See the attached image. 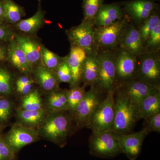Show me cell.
I'll return each mask as SVG.
<instances>
[{"label": "cell", "instance_id": "obj_24", "mask_svg": "<svg viewBox=\"0 0 160 160\" xmlns=\"http://www.w3.org/2000/svg\"><path fill=\"white\" fill-rule=\"evenodd\" d=\"M45 16V12L42 9L41 2H40L36 13L28 18L20 20L15 24L16 28L25 34H34L44 25Z\"/></svg>", "mask_w": 160, "mask_h": 160}, {"label": "cell", "instance_id": "obj_10", "mask_svg": "<svg viewBox=\"0 0 160 160\" xmlns=\"http://www.w3.org/2000/svg\"><path fill=\"white\" fill-rule=\"evenodd\" d=\"M93 26V23L82 21L78 26L66 30L71 46L79 47L86 53L96 50Z\"/></svg>", "mask_w": 160, "mask_h": 160}, {"label": "cell", "instance_id": "obj_14", "mask_svg": "<svg viewBox=\"0 0 160 160\" xmlns=\"http://www.w3.org/2000/svg\"><path fill=\"white\" fill-rule=\"evenodd\" d=\"M156 7L153 0H132L124 5L128 17L136 23L141 24L153 13Z\"/></svg>", "mask_w": 160, "mask_h": 160}, {"label": "cell", "instance_id": "obj_12", "mask_svg": "<svg viewBox=\"0 0 160 160\" xmlns=\"http://www.w3.org/2000/svg\"><path fill=\"white\" fill-rule=\"evenodd\" d=\"M149 132L145 128L136 132L118 135V142L122 153L130 160H135L141 154L142 144Z\"/></svg>", "mask_w": 160, "mask_h": 160}, {"label": "cell", "instance_id": "obj_22", "mask_svg": "<svg viewBox=\"0 0 160 160\" xmlns=\"http://www.w3.org/2000/svg\"><path fill=\"white\" fill-rule=\"evenodd\" d=\"M160 112V88L156 89L143 100L137 109L138 120L146 119Z\"/></svg>", "mask_w": 160, "mask_h": 160}, {"label": "cell", "instance_id": "obj_27", "mask_svg": "<svg viewBox=\"0 0 160 160\" xmlns=\"http://www.w3.org/2000/svg\"><path fill=\"white\" fill-rule=\"evenodd\" d=\"M86 86H72L67 90V111L72 112L86 94Z\"/></svg>", "mask_w": 160, "mask_h": 160}, {"label": "cell", "instance_id": "obj_18", "mask_svg": "<svg viewBox=\"0 0 160 160\" xmlns=\"http://www.w3.org/2000/svg\"><path fill=\"white\" fill-rule=\"evenodd\" d=\"M6 58L20 72L25 74L32 72L33 67L28 62L25 53L16 42L14 38L9 42Z\"/></svg>", "mask_w": 160, "mask_h": 160}, {"label": "cell", "instance_id": "obj_15", "mask_svg": "<svg viewBox=\"0 0 160 160\" xmlns=\"http://www.w3.org/2000/svg\"><path fill=\"white\" fill-rule=\"evenodd\" d=\"M116 88L120 89L126 95L137 110L143 100L154 89H158L143 83L136 78Z\"/></svg>", "mask_w": 160, "mask_h": 160}, {"label": "cell", "instance_id": "obj_34", "mask_svg": "<svg viewBox=\"0 0 160 160\" xmlns=\"http://www.w3.org/2000/svg\"><path fill=\"white\" fill-rule=\"evenodd\" d=\"M55 73L59 83H68L69 85L71 84V70L66 61V57H64L63 61L61 62L55 71Z\"/></svg>", "mask_w": 160, "mask_h": 160}, {"label": "cell", "instance_id": "obj_40", "mask_svg": "<svg viewBox=\"0 0 160 160\" xmlns=\"http://www.w3.org/2000/svg\"><path fill=\"white\" fill-rule=\"evenodd\" d=\"M33 80L27 75L22 76L17 80L16 82V86H18L27 84V83L32 82Z\"/></svg>", "mask_w": 160, "mask_h": 160}, {"label": "cell", "instance_id": "obj_28", "mask_svg": "<svg viewBox=\"0 0 160 160\" xmlns=\"http://www.w3.org/2000/svg\"><path fill=\"white\" fill-rule=\"evenodd\" d=\"M160 23V17L158 13L153 12L142 24L140 28L138 29L139 33L144 47L148 40L149 35L153 30L155 27Z\"/></svg>", "mask_w": 160, "mask_h": 160}, {"label": "cell", "instance_id": "obj_36", "mask_svg": "<svg viewBox=\"0 0 160 160\" xmlns=\"http://www.w3.org/2000/svg\"><path fill=\"white\" fill-rule=\"evenodd\" d=\"M15 153L5 138L0 137V160H14Z\"/></svg>", "mask_w": 160, "mask_h": 160}, {"label": "cell", "instance_id": "obj_41", "mask_svg": "<svg viewBox=\"0 0 160 160\" xmlns=\"http://www.w3.org/2000/svg\"><path fill=\"white\" fill-rule=\"evenodd\" d=\"M7 51L4 46L0 45V62L4 61L7 57Z\"/></svg>", "mask_w": 160, "mask_h": 160}, {"label": "cell", "instance_id": "obj_39", "mask_svg": "<svg viewBox=\"0 0 160 160\" xmlns=\"http://www.w3.org/2000/svg\"><path fill=\"white\" fill-rule=\"evenodd\" d=\"M34 81L27 84H24L22 86H17V92L22 95L25 96L28 94L30 92L32 91V87L33 86Z\"/></svg>", "mask_w": 160, "mask_h": 160}, {"label": "cell", "instance_id": "obj_5", "mask_svg": "<svg viewBox=\"0 0 160 160\" xmlns=\"http://www.w3.org/2000/svg\"><path fill=\"white\" fill-rule=\"evenodd\" d=\"M117 137L112 131L92 132L89 139L90 154L102 158L116 157L122 153Z\"/></svg>", "mask_w": 160, "mask_h": 160}, {"label": "cell", "instance_id": "obj_8", "mask_svg": "<svg viewBox=\"0 0 160 160\" xmlns=\"http://www.w3.org/2000/svg\"><path fill=\"white\" fill-rule=\"evenodd\" d=\"M116 72V88L136 78L138 58L128 52L119 49L113 52Z\"/></svg>", "mask_w": 160, "mask_h": 160}, {"label": "cell", "instance_id": "obj_13", "mask_svg": "<svg viewBox=\"0 0 160 160\" xmlns=\"http://www.w3.org/2000/svg\"><path fill=\"white\" fill-rule=\"evenodd\" d=\"M119 49L128 52L137 58L145 52V47L138 29L134 24L129 23L120 40Z\"/></svg>", "mask_w": 160, "mask_h": 160}, {"label": "cell", "instance_id": "obj_3", "mask_svg": "<svg viewBox=\"0 0 160 160\" xmlns=\"http://www.w3.org/2000/svg\"><path fill=\"white\" fill-rule=\"evenodd\" d=\"M129 21L130 18L127 16L109 26L97 27L94 29L96 50L112 51L115 49L130 23Z\"/></svg>", "mask_w": 160, "mask_h": 160}, {"label": "cell", "instance_id": "obj_25", "mask_svg": "<svg viewBox=\"0 0 160 160\" xmlns=\"http://www.w3.org/2000/svg\"><path fill=\"white\" fill-rule=\"evenodd\" d=\"M46 111L49 115L67 111V90H57L49 92L46 101Z\"/></svg>", "mask_w": 160, "mask_h": 160}, {"label": "cell", "instance_id": "obj_26", "mask_svg": "<svg viewBox=\"0 0 160 160\" xmlns=\"http://www.w3.org/2000/svg\"><path fill=\"white\" fill-rule=\"evenodd\" d=\"M4 10L5 22L15 24L18 22L25 14L23 7L13 0H2Z\"/></svg>", "mask_w": 160, "mask_h": 160}, {"label": "cell", "instance_id": "obj_7", "mask_svg": "<svg viewBox=\"0 0 160 160\" xmlns=\"http://www.w3.org/2000/svg\"><path fill=\"white\" fill-rule=\"evenodd\" d=\"M99 69L95 87L102 93L116 89V72L113 51H98Z\"/></svg>", "mask_w": 160, "mask_h": 160}, {"label": "cell", "instance_id": "obj_6", "mask_svg": "<svg viewBox=\"0 0 160 160\" xmlns=\"http://www.w3.org/2000/svg\"><path fill=\"white\" fill-rule=\"evenodd\" d=\"M136 79L152 87L160 88L159 52H145L138 58Z\"/></svg>", "mask_w": 160, "mask_h": 160}, {"label": "cell", "instance_id": "obj_11", "mask_svg": "<svg viewBox=\"0 0 160 160\" xmlns=\"http://www.w3.org/2000/svg\"><path fill=\"white\" fill-rule=\"evenodd\" d=\"M39 136L37 129L18 124L11 127L4 138L12 149L16 152L24 146L36 142Z\"/></svg>", "mask_w": 160, "mask_h": 160}, {"label": "cell", "instance_id": "obj_9", "mask_svg": "<svg viewBox=\"0 0 160 160\" xmlns=\"http://www.w3.org/2000/svg\"><path fill=\"white\" fill-rule=\"evenodd\" d=\"M102 94L95 86H90L73 113V118L78 128L87 127L89 119L102 102Z\"/></svg>", "mask_w": 160, "mask_h": 160}, {"label": "cell", "instance_id": "obj_4", "mask_svg": "<svg viewBox=\"0 0 160 160\" xmlns=\"http://www.w3.org/2000/svg\"><path fill=\"white\" fill-rule=\"evenodd\" d=\"M116 89L109 92L92 114L87 127L92 132L112 131L114 118Z\"/></svg>", "mask_w": 160, "mask_h": 160}, {"label": "cell", "instance_id": "obj_21", "mask_svg": "<svg viewBox=\"0 0 160 160\" xmlns=\"http://www.w3.org/2000/svg\"><path fill=\"white\" fill-rule=\"evenodd\" d=\"M99 64L97 50L87 53L83 63L82 82L85 86H95L98 73Z\"/></svg>", "mask_w": 160, "mask_h": 160}, {"label": "cell", "instance_id": "obj_19", "mask_svg": "<svg viewBox=\"0 0 160 160\" xmlns=\"http://www.w3.org/2000/svg\"><path fill=\"white\" fill-rule=\"evenodd\" d=\"M123 12L118 4H103L95 18L93 23L97 27L109 26L122 18Z\"/></svg>", "mask_w": 160, "mask_h": 160}, {"label": "cell", "instance_id": "obj_30", "mask_svg": "<svg viewBox=\"0 0 160 160\" xmlns=\"http://www.w3.org/2000/svg\"><path fill=\"white\" fill-rule=\"evenodd\" d=\"M63 59L64 57H61L45 46H42L41 63L47 69L55 72Z\"/></svg>", "mask_w": 160, "mask_h": 160}, {"label": "cell", "instance_id": "obj_1", "mask_svg": "<svg viewBox=\"0 0 160 160\" xmlns=\"http://www.w3.org/2000/svg\"><path fill=\"white\" fill-rule=\"evenodd\" d=\"M138 120L136 107L122 92L116 88L112 131L117 135L130 133Z\"/></svg>", "mask_w": 160, "mask_h": 160}, {"label": "cell", "instance_id": "obj_23", "mask_svg": "<svg viewBox=\"0 0 160 160\" xmlns=\"http://www.w3.org/2000/svg\"><path fill=\"white\" fill-rule=\"evenodd\" d=\"M48 116L47 111L44 109L39 110H26L20 109L17 112L19 124L35 129L38 128Z\"/></svg>", "mask_w": 160, "mask_h": 160}, {"label": "cell", "instance_id": "obj_31", "mask_svg": "<svg viewBox=\"0 0 160 160\" xmlns=\"http://www.w3.org/2000/svg\"><path fill=\"white\" fill-rule=\"evenodd\" d=\"M13 88V78L11 72L0 67V97H6L11 94Z\"/></svg>", "mask_w": 160, "mask_h": 160}, {"label": "cell", "instance_id": "obj_33", "mask_svg": "<svg viewBox=\"0 0 160 160\" xmlns=\"http://www.w3.org/2000/svg\"><path fill=\"white\" fill-rule=\"evenodd\" d=\"M160 49V23L149 35L145 45V52H159Z\"/></svg>", "mask_w": 160, "mask_h": 160}, {"label": "cell", "instance_id": "obj_16", "mask_svg": "<svg viewBox=\"0 0 160 160\" xmlns=\"http://www.w3.org/2000/svg\"><path fill=\"white\" fill-rule=\"evenodd\" d=\"M14 39L33 68L41 63L42 46L38 42L24 34H15Z\"/></svg>", "mask_w": 160, "mask_h": 160}, {"label": "cell", "instance_id": "obj_20", "mask_svg": "<svg viewBox=\"0 0 160 160\" xmlns=\"http://www.w3.org/2000/svg\"><path fill=\"white\" fill-rule=\"evenodd\" d=\"M32 72L36 81L44 91L49 93L59 89V83L55 73L47 69L42 63L35 66Z\"/></svg>", "mask_w": 160, "mask_h": 160}, {"label": "cell", "instance_id": "obj_17", "mask_svg": "<svg viewBox=\"0 0 160 160\" xmlns=\"http://www.w3.org/2000/svg\"><path fill=\"white\" fill-rule=\"evenodd\" d=\"M86 54V52L79 47L71 46L69 53L66 56L72 74L70 87L80 86L82 82L83 63Z\"/></svg>", "mask_w": 160, "mask_h": 160}, {"label": "cell", "instance_id": "obj_32", "mask_svg": "<svg viewBox=\"0 0 160 160\" xmlns=\"http://www.w3.org/2000/svg\"><path fill=\"white\" fill-rule=\"evenodd\" d=\"M103 2L104 0H83V21L93 23L95 18L102 6Z\"/></svg>", "mask_w": 160, "mask_h": 160}, {"label": "cell", "instance_id": "obj_42", "mask_svg": "<svg viewBox=\"0 0 160 160\" xmlns=\"http://www.w3.org/2000/svg\"><path fill=\"white\" fill-rule=\"evenodd\" d=\"M4 7L2 0H0V24L5 23Z\"/></svg>", "mask_w": 160, "mask_h": 160}, {"label": "cell", "instance_id": "obj_43", "mask_svg": "<svg viewBox=\"0 0 160 160\" xmlns=\"http://www.w3.org/2000/svg\"><path fill=\"white\" fill-rule=\"evenodd\" d=\"M4 126L3 125H2V124H0V132L2 131V129L4 128Z\"/></svg>", "mask_w": 160, "mask_h": 160}, {"label": "cell", "instance_id": "obj_2", "mask_svg": "<svg viewBox=\"0 0 160 160\" xmlns=\"http://www.w3.org/2000/svg\"><path fill=\"white\" fill-rule=\"evenodd\" d=\"M72 120L64 111L49 115L37 131L39 135L48 141L62 146L71 129Z\"/></svg>", "mask_w": 160, "mask_h": 160}, {"label": "cell", "instance_id": "obj_37", "mask_svg": "<svg viewBox=\"0 0 160 160\" xmlns=\"http://www.w3.org/2000/svg\"><path fill=\"white\" fill-rule=\"evenodd\" d=\"M146 125L144 128L149 133L152 132H160V112L149 117L146 119Z\"/></svg>", "mask_w": 160, "mask_h": 160}, {"label": "cell", "instance_id": "obj_29", "mask_svg": "<svg viewBox=\"0 0 160 160\" xmlns=\"http://www.w3.org/2000/svg\"><path fill=\"white\" fill-rule=\"evenodd\" d=\"M42 98L38 90H33L24 96L22 100L21 109L26 110H39L43 109Z\"/></svg>", "mask_w": 160, "mask_h": 160}, {"label": "cell", "instance_id": "obj_38", "mask_svg": "<svg viewBox=\"0 0 160 160\" xmlns=\"http://www.w3.org/2000/svg\"><path fill=\"white\" fill-rule=\"evenodd\" d=\"M15 34L12 29L5 23L0 24V42H10L14 38Z\"/></svg>", "mask_w": 160, "mask_h": 160}, {"label": "cell", "instance_id": "obj_35", "mask_svg": "<svg viewBox=\"0 0 160 160\" xmlns=\"http://www.w3.org/2000/svg\"><path fill=\"white\" fill-rule=\"evenodd\" d=\"M13 110V105L6 97H0V124L7 122L11 118Z\"/></svg>", "mask_w": 160, "mask_h": 160}]
</instances>
